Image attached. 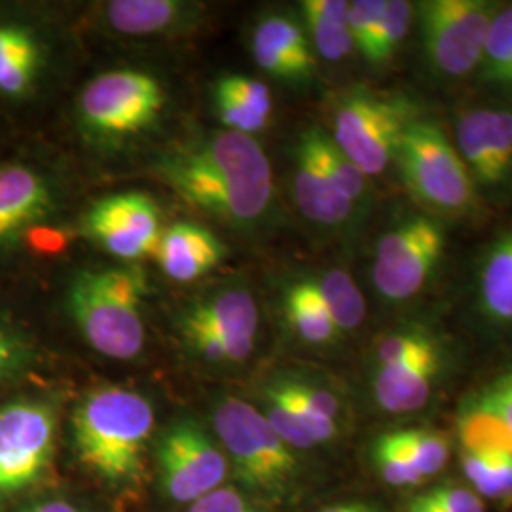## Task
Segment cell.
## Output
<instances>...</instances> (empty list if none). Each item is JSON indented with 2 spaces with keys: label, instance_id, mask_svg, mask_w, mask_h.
I'll use <instances>...</instances> for the list:
<instances>
[{
  "label": "cell",
  "instance_id": "26",
  "mask_svg": "<svg viewBox=\"0 0 512 512\" xmlns=\"http://www.w3.org/2000/svg\"><path fill=\"white\" fill-rule=\"evenodd\" d=\"M461 450L469 452H507L512 454V435L507 425L486 403L480 391L467 397L458 414Z\"/></svg>",
  "mask_w": 512,
  "mask_h": 512
},
{
  "label": "cell",
  "instance_id": "23",
  "mask_svg": "<svg viewBox=\"0 0 512 512\" xmlns=\"http://www.w3.org/2000/svg\"><path fill=\"white\" fill-rule=\"evenodd\" d=\"M283 311L294 334L310 346H329L340 336L329 311L311 291L304 277H298L287 285L283 294Z\"/></svg>",
  "mask_w": 512,
  "mask_h": 512
},
{
  "label": "cell",
  "instance_id": "39",
  "mask_svg": "<svg viewBox=\"0 0 512 512\" xmlns=\"http://www.w3.org/2000/svg\"><path fill=\"white\" fill-rule=\"evenodd\" d=\"M385 0H355L349 2L348 27L353 46L359 54H365L374 29L384 12Z\"/></svg>",
  "mask_w": 512,
  "mask_h": 512
},
{
  "label": "cell",
  "instance_id": "28",
  "mask_svg": "<svg viewBox=\"0 0 512 512\" xmlns=\"http://www.w3.org/2000/svg\"><path fill=\"white\" fill-rule=\"evenodd\" d=\"M459 465L467 486L482 499L512 505V454L461 450Z\"/></svg>",
  "mask_w": 512,
  "mask_h": 512
},
{
  "label": "cell",
  "instance_id": "18",
  "mask_svg": "<svg viewBox=\"0 0 512 512\" xmlns=\"http://www.w3.org/2000/svg\"><path fill=\"white\" fill-rule=\"evenodd\" d=\"M50 186L25 165L0 167V243L44 219L52 209Z\"/></svg>",
  "mask_w": 512,
  "mask_h": 512
},
{
  "label": "cell",
  "instance_id": "12",
  "mask_svg": "<svg viewBox=\"0 0 512 512\" xmlns=\"http://www.w3.org/2000/svg\"><path fill=\"white\" fill-rule=\"evenodd\" d=\"M88 238L122 260L156 253L162 217L156 202L141 192L116 194L95 203L84 217Z\"/></svg>",
  "mask_w": 512,
  "mask_h": 512
},
{
  "label": "cell",
  "instance_id": "7",
  "mask_svg": "<svg viewBox=\"0 0 512 512\" xmlns=\"http://www.w3.org/2000/svg\"><path fill=\"white\" fill-rule=\"evenodd\" d=\"M421 50L429 69L442 78L478 71L486 38L499 8L486 0H427L414 8Z\"/></svg>",
  "mask_w": 512,
  "mask_h": 512
},
{
  "label": "cell",
  "instance_id": "4",
  "mask_svg": "<svg viewBox=\"0 0 512 512\" xmlns=\"http://www.w3.org/2000/svg\"><path fill=\"white\" fill-rule=\"evenodd\" d=\"M395 164L408 194L427 215L458 219L475 211L478 186L437 122L418 118L406 129Z\"/></svg>",
  "mask_w": 512,
  "mask_h": 512
},
{
  "label": "cell",
  "instance_id": "33",
  "mask_svg": "<svg viewBox=\"0 0 512 512\" xmlns=\"http://www.w3.org/2000/svg\"><path fill=\"white\" fill-rule=\"evenodd\" d=\"M266 393L274 395L275 399H279L281 403L285 404L294 418L300 421V425L308 431L311 439L315 444H325L332 439L338 437V423L323 418L304 397V393L300 391V387L296 384L294 378H283L277 380L274 384L266 387Z\"/></svg>",
  "mask_w": 512,
  "mask_h": 512
},
{
  "label": "cell",
  "instance_id": "46",
  "mask_svg": "<svg viewBox=\"0 0 512 512\" xmlns=\"http://www.w3.org/2000/svg\"><path fill=\"white\" fill-rule=\"evenodd\" d=\"M10 359H12V349H10L8 340L0 334V372L4 370V366L10 363Z\"/></svg>",
  "mask_w": 512,
  "mask_h": 512
},
{
  "label": "cell",
  "instance_id": "34",
  "mask_svg": "<svg viewBox=\"0 0 512 512\" xmlns=\"http://www.w3.org/2000/svg\"><path fill=\"white\" fill-rule=\"evenodd\" d=\"M183 332L186 342L196 349L203 359L213 363H241L255 349V340L224 338L200 329H183Z\"/></svg>",
  "mask_w": 512,
  "mask_h": 512
},
{
  "label": "cell",
  "instance_id": "40",
  "mask_svg": "<svg viewBox=\"0 0 512 512\" xmlns=\"http://www.w3.org/2000/svg\"><path fill=\"white\" fill-rule=\"evenodd\" d=\"M215 110H217L220 122L226 128L230 131H236V133L249 135V137H253L258 131L268 128V124H270L268 120L256 116L251 110L241 107L234 99H230V97H226V95L219 92H215Z\"/></svg>",
  "mask_w": 512,
  "mask_h": 512
},
{
  "label": "cell",
  "instance_id": "32",
  "mask_svg": "<svg viewBox=\"0 0 512 512\" xmlns=\"http://www.w3.org/2000/svg\"><path fill=\"white\" fill-rule=\"evenodd\" d=\"M412 19H414V6L410 2H404V0L385 2L384 12L363 54L366 61L370 65H385L387 61H391L408 35Z\"/></svg>",
  "mask_w": 512,
  "mask_h": 512
},
{
  "label": "cell",
  "instance_id": "45",
  "mask_svg": "<svg viewBox=\"0 0 512 512\" xmlns=\"http://www.w3.org/2000/svg\"><path fill=\"white\" fill-rule=\"evenodd\" d=\"M401 512H437V509L423 497V494H420L412 497L401 509Z\"/></svg>",
  "mask_w": 512,
  "mask_h": 512
},
{
  "label": "cell",
  "instance_id": "22",
  "mask_svg": "<svg viewBox=\"0 0 512 512\" xmlns=\"http://www.w3.org/2000/svg\"><path fill=\"white\" fill-rule=\"evenodd\" d=\"M300 10L317 54L332 63L351 54L355 46L348 27L349 2L304 0Z\"/></svg>",
  "mask_w": 512,
  "mask_h": 512
},
{
  "label": "cell",
  "instance_id": "14",
  "mask_svg": "<svg viewBox=\"0 0 512 512\" xmlns=\"http://www.w3.org/2000/svg\"><path fill=\"white\" fill-rule=\"evenodd\" d=\"M446 368L442 342L399 365L372 368V397L387 414H412L429 403Z\"/></svg>",
  "mask_w": 512,
  "mask_h": 512
},
{
  "label": "cell",
  "instance_id": "24",
  "mask_svg": "<svg viewBox=\"0 0 512 512\" xmlns=\"http://www.w3.org/2000/svg\"><path fill=\"white\" fill-rule=\"evenodd\" d=\"M302 277L321 300V304L327 308L340 334L353 332L365 323V296L359 291L351 275L342 270H325Z\"/></svg>",
  "mask_w": 512,
  "mask_h": 512
},
{
  "label": "cell",
  "instance_id": "43",
  "mask_svg": "<svg viewBox=\"0 0 512 512\" xmlns=\"http://www.w3.org/2000/svg\"><path fill=\"white\" fill-rule=\"evenodd\" d=\"M321 512H380V509L370 503H340L334 507H327Z\"/></svg>",
  "mask_w": 512,
  "mask_h": 512
},
{
  "label": "cell",
  "instance_id": "8",
  "mask_svg": "<svg viewBox=\"0 0 512 512\" xmlns=\"http://www.w3.org/2000/svg\"><path fill=\"white\" fill-rule=\"evenodd\" d=\"M446 249L439 219L418 213L393 224L376 245L372 283L389 304H404L425 289Z\"/></svg>",
  "mask_w": 512,
  "mask_h": 512
},
{
  "label": "cell",
  "instance_id": "1",
  "mask_svg": "<svg viewBox=\"0 0 512 512\" xmlns=\"http://www.w3.org/2000/svg\"><path fill=\"white\" fill-rule=\"evenodd\" d=\"M169 186L190 205L238 228H255L274 209V171L253 137L219 131L160 162Z\"/></svg>",
  "mask_w": 512,
  "mask_h": 512
},
{
  "label": "cell",
  "instance_id": "6",
  "mask_svg": "<svg viewBox=\"0 0 512 512\" xmlns=\"http://www.w3.org/2000/svg\"><path fill=\"white\" fill-rule=\"evenodd\" d=\"M418 118L420 110L404 95L353 88L334 105L330 139L366 177H376L395 164L401 139Z\"/></svg>",
  "mask_w": 512,
  "mask_h": 512
},
{
  "label": "cell",
  "instance_id": "9",
  "mask_svg": "<svg viewBox=\"0 0 512 512\" xmlns=\"http://www.w3.org/2000/svg\"><path fill=\"white\" fill-rule=\"evenodd\" d=\"M164 103V90L156 78L120 69L93 78L80 95L78 114L93 135L118 139L148 128Z\"/></svg>",
  "mask_w": 512,
  "mask_h": 512
},
{
  "label": "cell",
  "instance_id": "38",
  "mask_svg": "<svg viewBox=\"0 0 512 512\" xmlns=\"http://www.w3.org/2000/svg\"><path fill=\"white\" fill-rule=\"evenodd\" d=\"M423 497L437 509V512H486L484 499L467 484H440L423 492Z\"/></svg>",
  "mask_w": 512,
  "mask_h": 512
},
{
  "label": "cell",
  "instance_id": "29",
  "mask_svg": "<svg viewBox=\"0 0 512 512\" xmlns=\"http://www.w3.org/2000/svg\"><path fill=\"white\" fill-rule=\"evenodd\" d=\"M308 131H310L313 148H315L321 164L325 165L330 179L334 181L338 190L348 198V202L355 209L363 207L370 196L368 177L349 160L340 148L334 145V141L330 139L327 131H323L317 126H311Z\"/></svg>",
  "mask_w": 512,
  "mask_h": 512
},
{
  "label": "cell",
  "instance_id": "10",
  "mask_svg": "<svg viewBox=\"0 0 512 512\" xmlns=\"http://www.w3.org/2000/svg\"><path fill=\"white\" fill-rule=\"evenodd\" d=\"M57 416L50 404L18 401L0 408V495L38 482L55 452Z\"/></svg>",
  "mask_w": 512,
  "mask_h": 512
},
{
  "label": "cell",
  "instance_id": "41",
  "mask_svg": "<svg viewBox=\"0 0 512 512\" xmlns=\"http://www.w3.org/2000/svg\"><path fill=\"white\" fill-rule=\"evenodd\" d=\"M188 512H258V509L236 488L222 486L192 503Z\"/></svg>",
  "mask_w": 512,
  "mask_h": 512
},
{
  "label": "cell",
  "instance_id": "21",
  "mask_svg": "<svg viewBox=\"0 0 512 512\" xmlns=\"http://www.w3.org/2000/svg\"><path fill=\"white\" fill-rule=\"evenodd\" d=\"M183 329H200L224 338L255 340L258 306L247 289H226L184 315Z\"/></svg>",
  "mask_w": 512,
  "mask_h": 512
},
{
  "label": "cell",
  "instance_id": "36",
  "mask_svg": "<svg viewBox=\"0 0 512 512\" xmlns=\"http://www.w3.org/2000/svg\"><path fill=\"white\" fill-rule=\"evenodd\" d=\"M372 461L380 478L393 488H414L425 482L416 467H412L403 456H399L380 439H376L372 446Z\"/></svg>",
  "mask_w": 512,
  "mask_h": 512
},
{
  "label": "cell",
  "instance_id": "11",
  "mask_svg": "<svg viewBox=\"0 0 512 512\" xmlns=\"http://www.w3.org/2000/svg\"><path fill=\"white\" fill-rule=\"evenodd\" d=\"M158 465L165 494L177 503L192 505L222 488L230 463L200 425L181 421L160 440Z\"/></svg>",
  "mask_w": 512,
  "mask_h": 512
},
{
  "label": "cell",
  "instance_id": "13",
  "mask_svg": "<svg viewBox=\"0 0 512 512\" xmlns=\"http://www.w3.org/2000/svg\"><path fill=\"white\" fill-rule=\"evenodd\" d=\"M456 148L476 186L499 188L512 179V109L465 110Z\"/></svg>",
  "mask_w": 512,
  "mask_h": 512
},
{
  "label": "cell",
  "instance_id": "44",
  "mask_svg": "<svg viewBox=\"0 0 512 512\" xmlns=\"http://www.w3.org/2000/svg\"><path fill=\"white\" fill-rule=\"evenodd\" d=\"M23 512H80L73 505H69V503H65V501H48V503H42V505H37V507H33V509H29V511Z\"/></svg>",
  "mask_w": 512,
  "mask_h": 512
},
{
  "label": "cell",
  "instance_id": "30",
  "mask_svg": "<svg viewBox=\"0 0 512 512\" xmlns=\"http://www.w3.org/2000/svg\"><path fill=\"white\" fill-rule=\"evenodd\" d=\"M478 73L484 84L512 93V6L495 14Z\"/></svg>",
  "mask_w": 512,
  "mask_h": 512
},
{
  "label": "cell",
  "instance_id": "5",
  "mask_svg": "<svg viewBox=\"0 0 512 512\" xmlns=\"http://www.w3.org/2000/svg\"><path fill=\"white\" fill-rule=\"evenodd\" d=\"M213 427L245 488L270 499H281L293 490L300 463L264 412L238 397H228L217 404Z\"/></svg>",
  "mask_w": 512,
  "mask_h": 512
},
{
  "label": "cell",
  "instance_id": "25",
  "mask_svg": "<svg viewBox=\"0 0 512 512\" xmlns=\"http://www.w3.org/2000/svg\"><path fill=\"white\" fill-rule=\"evenodd\" d=\"M42 59L37 38L16 25H0V93L21 95L35 80Z\"/></svg>",
  "mask_w": 512,
  "mask_h": 512
},
{
  "label": "cell",
  "instance_id": "37",
  "mask_svg": "<svg viewBox=\"0 0 512 512\" xmlns=\"http://www.w3.org/2000/svg\"><path fill=\"white\" fill-rule=\"evenodd\" d=\"M264 397H266L264 416L268 418L275 433L287 446H291L293 450H310L313 446H317L308 435V431L300 425V421L294 418L293 412L285 404L266 391H264Z\"/></svg>",
  "mask_w": 512,
  "mask_h": 512
},
{
  "label": "cell",
  "instance_id": "3",
  "mask_svg": "<svg viewBox=\"0 0 512 512\" xmlns=\"http://www.w3.org/2000/svg\"><path fill=\"white\" fill-rule=\"evenodd\" d=\"M147 277L133 266L82 270L69 289V311L86 342L97 353L131 361L145 346L141 315Z\"/></svg>",
  "mask_w": 512,
  "mask_h": 512
},
{
  "label": "cell",
  "instance_id": "42",
  "mask_svg": "<svg viewBox=\"0 0 512 512\" xmlns=\"http://www.w3.org/2000/svg\"><path fill=\"white\" fill-rule=\"evenodd\" d=\"M480 395L494 408L512 435V366L501 372L492 384L486 385Z\"/></svg>",
  "mask_w": 512,
  "mask_h": 512
},
{
  "label": "cell",
  "instance_id": "16",
  "mask_svg": "<svg viewBox=\"0 0 512 512\" xmlns=\"http://www.w3.org/2000/svg\"><path fill=\"white\" fill-rule=\"evenodd\" d=\"M253 57L262 71L285 82H306L315 73L308 33L287 14H270L258 21Z\"/></svg>",
  "mask_w": 512,
  "mask_h": 512
},
{
  "label": "cell",
  "instance_id": "17",
  "mask_svg": "<svg viewBox=\"0 0 512 512\" xmlns=\"http://www.w3.org/2000/svg\"><path fill=\"white\" fill-rule=\"evenodd\" d=\"M224 256V247L213 232L196 224H175L165 230L156 249V260L173 281L188 283L213 272Z\"/></svg>",
  "mask_w": 512,
  "mask_h": 512
},
{
  "label": "cell",
  "instance_id": "20",
  "mask_svg": "<svg viewBox=\"0 0 512 512\" xmlns=\"http://www.w3.org/2000/svg\"><path fill=\"white\" fill-rule=\"evenodd\" d=\"M475 287L478 313L494 327H512V226L486 247Z\"/></svg>",
  "mask_w": 512,
  "mask_h": 512
},
{
  "label": "cell",
  "instance_id": "2",
  "mask_svg": "<svg viewBox=\"0 0 512 512\" xmlns=\"http://www.w3.org/2000/svg\"><path fill=\"white\" fill-rule=\"evenodd\" d=\"M152 429V404L124 387L95 389L74 408L73 439L78 459L110 484H129L143 475Z\"/></svg>",
  "mask_w": 512,
  "mask_h": 512
},
{
  "label": "cell",
  "instance_id": "15",
  "mask_svg": "<svg viewBox=\"0 0 512 512\" xmlns=\"http://www.w3.org/2000/svg\"><path fill=\"white\" fill-rule=\"evenodd\" d=\"M293 196L300 213L323 228H342L355 213L321 164L308 129L298 135L294 145Z\"/></svg>",
  "mask_w": 512,
  "mask_h": 512
},
{
  "label": "cell",
  "instance_id": "19",
  "mask_svg": "<svg viewBox=\"0 0 512 512\" xmlns=\"http://www.w3.org/2000/svg\"><path fill=\"white\" fill-rule=\"evenodd\" d=\"M200 6L179 0H114L105 6V23L126 37H158L188 29Z\"/></svg>",
  "mask_w": 512,
  "mask_h": 512
},
{
  "label": "cell",
  "instance_id": "31",
  "mask_svg": "<svg viewBox=\"0 0 512 512\" xmlns=\"http://www.w3.org/2000/svg\"><path fill=\"white\" fill-rule=\"evenodd\" d=\"M442 342L444 340L437 334V330L421 323H408L389 330L374 346V368L399 365Z\"/></svg>",
  "mask_w": 512,
  "mask_h": 512
},
{
  "label": "cell",
  "instance_id": "27",
  "mask_svg": "<svg viewBox=\"0 0 512 512\" xmlns=\"http://www.w3.org/2000/svg\"><path fill=\"white\" fill-rule=\"evenodd\" d=\"M378 439L416 467L425 480L439 475L450 461L452 444L448 435L439 429L404 427L387 431Z\"/></svg>",
  "mask_w": 512,
  "mask_h": 512
},
{
  "label": "cell",
  "instance_id": "35",
  "mask_svg": "<svg viewBox=\"0 0 512 512\" xmlns=\"http://www.w3.org/2000/svg\"><path fill=\"white\" fill-rule=\"evenodd\" d=\"M215 92L234 99L241 107L251 110L256 116L270 122L272 110H274L272 92L260 80L249 78V76H241V74H230V76L220 78L217 86H215Z\"/></svg>",
  "mask_w": 512,
  "mask_h": 512
}]
</instances>
